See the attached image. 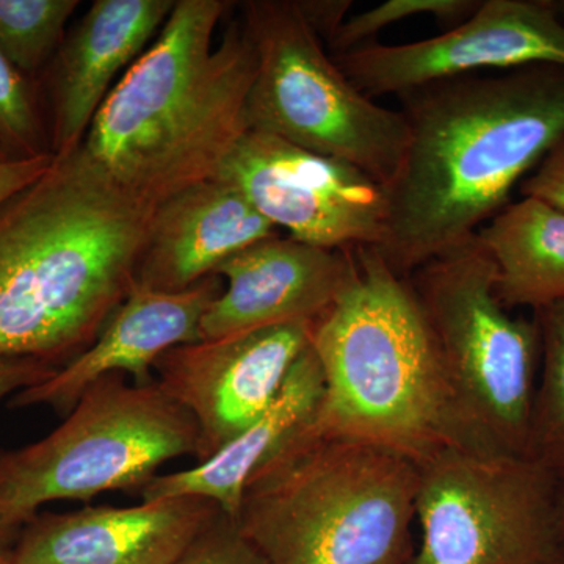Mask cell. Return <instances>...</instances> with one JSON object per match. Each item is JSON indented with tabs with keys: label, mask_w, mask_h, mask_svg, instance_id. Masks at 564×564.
<instances>
[{
	"label": "cell",
	"mask_w": 564,
	"mask_h": 564,
	"mask_svg": "<svg viewBox=\"0 0 564 564\" xmlns=\"http://www.w3.org/2000/svg\"><path fill=\"white\" fill-rule=\"evenodd\" d=\"M54 154L0 162V207L47 172Z\"/></svg>",
	"instance_id": "27"
},
{
	"label": "cell",
	"mask_w": 564,
	"mask_h": 564,
	"mask_svg": "<svg viewBox=\"0 0 564 564\" xmlns=\"http://www.w3.org/2000/svg\"><path fill=\"white\" fill-rule=\"evenodd\" d=\"M0 144L11 158L52 154L32 80L0 52Z\"/></svg>",
	"instance_id": "22"
},
{
	"label": "cell",
	"mask_w": 564,
	"mask_h": 564,
	"mask_svg": "<svg viewBox=\"0 0 564 564\" xmlns=\"http://www.w3.org/2000/svg\"><path fill=\"white\" fill-rule=\"evenodd\" d=\"M419 464L313 422L251 475L234 524L265 564H408Z\"/></svg>",
	"instance_id": "5"
},
{
	"label": "cell",
	"mask_w": 564,
	"mask_h": 564,
	"mask_svg": "<svg viewBox=\"0 0 564 564\" xmlns=\"http://www.w3.org/2000/svg\"><path fill=\"white\" fill-rule=\"evenodd\" d=\"M558 521H560V544H562V564H564V484H562V489H560Z\"/></svg>",
	"instance_id": "30"
},
{
	"label": "cell",
	"mask_w": 564,
	"mask_h": 564,
	"mask_svg": "<svg viewBox=\"0 0 564 564\" xmlns=\"http://www.w3.org/2000/svg\"><path fill=\"white\" fill-rule=\"evenodd\" d=\"M155 209L79 148L0 207V358L61 369L101 334L135 284Z\"/></svg>",
	"instance_id": "2"
},
{
	"label": "cell",
	"mask_w": 564,
	"mask_h": 564,
	"mask_svg": "<svg viewBox=\"0 0 564 564\" xmlns=\"http://www.w3.org/2000/svg\"><path fill=\"white\" fill-rule=\"evenodd\" d=\"M410 141L377 248L408 278L477 234L564 139V68L464 76L400 95Z\"/></svg>",
	"instance_id": "1"
},
{
	"label": "cell",
	"mask_w": 564,
	"mask_h": 564,
	"mask_svg": "<svg viewBox=\"0 0 564 564\" xmlns=\"http://www.w3.org/2000/svg\"><path fill=\"white\" fill-rule=\"evenodd\" d=\"M296 6L302 10L303 17L310 22L315 33L322 40H328L329 43L347 20V13L351 9L352 2L350 0H326V2L325 0H321V2L296 0Z\"/></svg>",
	"instance_id": "28"
},
{
	"label": "cell",
	"mask_w": 564,
	"mask_h": 564,
	"mask_svg": "<svg viewBox=\"0 0 564 564\" xmlns=\"http://www.w3.org/2000/svg\"><path fill=\"white\" fill-rule=\"evenodd\" d=\"M519 192L522 198H536L564 212V139L521 182Z\"/></svg>",
	"instance_id": "25"
},
{
	"label": "cell",
	"mask_w": 564,
	"mask_h": 564,
	"mask_svg": "<svg viewBox=\"0 0 564 564\" xmlns=\"http://www.w3.org/2000/svg\"><path fill=\"white\" fill-rule=\"evenodd\" d=\"M217 177L239 188L263 218L299 242L325 250L383 243L384 187L348 163L248 131Z\"/></svg>",
	"instance_id": "10"
},
{
	"label": "cell",
	"mask_w": 564,
	"mask_h": 564,
	"mask_svg": "<svg viewBox=\"0 0 564 564\" xmlns=\"http://www.w3.org/2000/svg\"><path fill=\"white\" fill-rule=\"evenodd\" d=\"M323 391L322 366L310 345L292 367L274 402L258 421L206 462L180 473L155 475L141 489L143 502L203 497L217 503L221 513L234 521L251 475L314 421Z\"/></svg>",
	"instance_id": "18"
},
{
	"label": "cell",
	"mask_w": 564,
	"mask_h": 564,
	"mask_svg": "<svg viewBox=\"0 0 564 564\" xmlns=\"http://www.w3.org/2000/svg\"><path fill=\"white\" fill-rule=\"evenodd\" d=\"M478 7V0H388L364 13L347 18L329 41V46L334 55L358 50L389 25L423 14H432L441 24L455 28L473 17Z\"/></svg>",
	"instance_id": "23"
},
{
	"label": "cell",
	"mask_w": 564,
	"mask_h": 564,
	"mask_svg": "<svg viewBox=\"0 0 564 564\" xmlns=\"http://www.w3.org/2000/svg\"><path fill=\"white\" fill-rule=\"evenodd\" d=\"M313 322H292L182 344L154 364L155 383L192 415L206 462L258 421L311 345Z\"/></svg>",
	"instance_id": "12"
},
{
	"label": "cell",
	"mask_w": 564,
	"mask_h": 564,
	"mask_svg": "<svg viewBox=\"0 0 564 564\" xmlns=\"http://www.w3.org/2000/svg\"><path fill=\"white\" fill-rule=\"evenodd\" d=\"M57 372L51 364L31 358H0V402L7 397L43 383Z\"/></svg>",
	"instance_id": "26"
},
{
	"label": "cell",
	"mask_w": 564,
	"mask_h": 564,
	"mask_svg": "<svg viewBox=\"0 0 564 564\" xmlns=\"http://www.w3.org/2000/svg\"><path fill=\"white\" fill-rule=\"evenodd\" d=\"M79 0H0V52L32 80L54 61Z\"/></svg>",
	"instance_id": "21"
},
{
	"label": "cell",
	"mask_w": 564,
	"mask_h": 564,
	"mask_svg": "<svg viewBox=\"0 0 564 564\" xmlns=\"http://www.w3.org/2000/svg\"><path fill=\"white\" fill-rule=\"evenodd\" d=\"M199 433L159 384L120 373L90 386L58 429L39 443L0 452V516L24 525L43 505L143 489L159 467L198 455Z\"/></svg>",
	"instance_id": "7"
},
{
	"label": "cell",
	"mask_w": 564,
	"mask_h": 564,
	"mask_svg": "<svg viewBox=\"0 0 564 564\" xmlns=\"http://www.w3.org/2000/svg\"><path fill=\"white\" fill-rule=\"evenodd\" d=\"M220 514L203 497L36 513L22 527L11 564H174Z\"/></svg>",
	"instance_id": "13"
},
{
	"label": "cell",
	"mask_w": 564,
	"mask_h": 564,
	"mask_svg": "<svg viewBox=\"0 0 564 564\" xmlns=\"http://www.w3.org/2000/svg\"><path fill=\"white\" fill-rule=\"evenodd\" d=\"M217 274L182 292H161L133 284L128 299L111 314L98 339L43 383L14 393L10 406L47 404L68 414L82 393L113 373L132 375L133 383H154L150 369L182 344L202 340V322L221 293Z\"/></svg>",
	"instance_id": "14"
},
{
	"label": "cell",
	"mask_w": 564,
	"mask_h": 564,
	"mask_svg": "<svg viewBox=\"0 0 564 564\" xmlns=\"http://www.w3.org/2000/svg\"><path fill=\"white\" fill-rule=\"evenodd\" d=\"M223 0H176L158 40L96 113L80 152L111 184L155 207L214 180L248 132L258 57L242 22L214 47Z\"/></svg>",
	"instance_id": "3"
},
{
	"label": "cell",
	"mask_w": 564,
	"mask_h": 564,
	"mask_svg": "<svg viewBox=\"0 0 564 564\" xmlns=\"http://www.w3.org/2000/svg\"><path fill=\"white\" fill-rule=\"evenodd\" d=\"M0 564H11V552L0 555Z\"/></svg>",
	"instance_id": "32"
},
{
	"label": "cell",
	"mask_w": 564,
	"mask_h": 564,
	"mask_svg": "<svg viewBox=\"0 0 564 564\" xmlns=\"http://www.w3.org/2000/svg\"><path fill=\"white\" fill-rule=\"evenodd\" d=\"M10 159H14V158H11V155L9 154V152H7L6 150H3L2 144H0V162H3V161H10Z\"/></svg>",
	"instance_id": "31"
},
{
	"label": "cell",
	"mask_w": 564,
	"mask_h": 564,
	"mask_svg": "<svg viewBox=\"0 0 564 564\" xmlns=\"http://www.w3.org/2000/svg\"><path fill=\"white\" fill-rule=\"evenodd\" d=\"M560 489L530 456L445 448L419 464L408 564H562Z\"/></svg>",
	"instance_id": "9"
},
{
	"label": "cell",
	"mask_w": 564,
	"mask_h": 564,
	"mask_svg": "<svg viewBox=\"0 0 564 564\" xmlns=\"http://www.w3.org/2000/svg\"><path fill=\"white\" fill-rule=\"evenodd\" d=\"M351 250H325L276 234L236 252L215 270L228 288L204 314L202 340L318 321L350 278Z\"/></svg>",
	"instance_id": "15"
},
{
	"label": "cell",
	"mask_w": 564,
	"mask_h": 564,
	"mask_svg": "<svg viewBox=\"0 0 564 564\" xmlns=\"http://www.w3.org/2000/svg\"><path fill=\"white\" fill-rule=\"evenodd\" d=\"M432 328L470 447L529 456L541 339L496 293V265L477 236L408 276Z\"/></svg>",
	"instance_id": "6"
},
{
	"label": "cell",
	"mask_w": 564,
	"mask_h": 564,
	"mask_svg": "<svg viewBox=\"0 0 564 564\" xmlns=\"http://www.w3.org/2000/svg\"><path fill=\"white\" fill-rule=\"evenodd\" d=\"M22 527L24 525L20 524V522H14L0 516V555L13 551L18 538H20Z\"/></svg>",
	"instance_id": "29"
},
{
	"label": "cell",
	"mask_w": 564,
	"mask_h": 564,
	"mask_svg": "<svg viewBox=\"0 0 564 564\" xmlns=\"http://www.w3.org/2000/svg\"><path fill=\"white\" fill-rule=\"evenodd\" d=\"M176 0H95L52 61L51 152L84 143L120 70L162 31Z\"/></svg>",
	"instance_id": "16"
},
{
	"label": "cell",
	"mask_w": 564,
	"mask_h": 564,
	"mask_svg": "<svg viewBox=\"0 0 564 564\" xmlns=\"http://www.w3.org/2000/svg\"><path fill=\"white\" fill-rule=\"evenodd\" d=\"M174 564H265L228 516L220 514Z\"/></svg>",
	"instance_id": "24"
},
{
	"label": "cell",
	"mask_w": 564,
	"mask_h": 564,
	"mask_svg": "<svg viewBox=\"0 0 564 564\" xmlns=\"http://www.w3.org/2000/svg\"><path fill=\"white\" fill-rule=\"evenodd\" d=\"M243 6L242 24L258 57L248 131L348 163L386 187L410 141L402 110L378 106L348 80L296 0Z\"/></svg>",
	"instance_id": "8"
},
{
	"label": "cell",
	"mask_w": 564,
	"mask_h": 564,
	"mask_svg": "<svg viewBox=\"0 0 564 564\" xmlns=\"http://www.w3.org/2000/svg\"><path fill=\"white\" fill-rule=\"evenodd\" d=\"M552 0H484L473 17L434 39L369 43L334 55L367 98L403 95L484 69L564 68V24Z\"/></svg>",
	"instance_id": "11"
},
{
	"label": "cell",
	"mask_w": 564,
	"mask_h": 564,
	"mask_svg": "<svg viewBox=\"0 0 564 564\" xmlns=\"http://www.w3.org/2000/svg\"><path fill=\"white\" fill-rule=\"evenodd\" d=\"M272 236L276 228L239 188L220 177L199 182L155 207L135 284L185 291L236 252Z\"/></svg>",
	"instance_id": "17"
},
{
	"label": "cell",
	"mask_w": 564,
	"mask_h": 564,
	"mask_svg": "<svg viewBox=\"0 0 564 564\" xmlns=\"http://www.w3.org/2000/svg\"><path fill=\"white\" fill-rule=\"evenodd\" d=\"M541 362L534 393L529 456L564 484V300L534 311Z\"/></svg>",
	"instance_id": "20"
},
{
	"label": "cell",
	"mask_w": 564,
	"mask_h": 564,
	"mask_svg": "<svg viewBox=\"0 0 564 564\" xmlns=\"http://www.w3.org/2000/svg\"><path fill=\"white\" fill-rule=\"evenodd\" d=\"M556 7H558L560 13H562V17L564 14V0L562 2H555Z\"/></svg>",
	"instance_id": "33"
},
{
	"label": "cell",
	"mask_w": 564,
	"mask_h": 564,
	"mask_svg": "<svg viewBox=\"0 0 564 564\" xmlns=\"http://www.w3.org/2000/svg\"><path fill=\"white\" fill-rule=\"evenodd\" d=\"M351 254L344 291L314 322L311 345L325 380L314 429L417 464L445 448L474 451L410 281L377 248Z\"/></svg>",
	"instance_id": "4"
},
{
	"label": "cell",
	"mask_w": 564,
	"mask_h": 564,
	"mask_svg": "<svg viewBox=\"0 0 564 564\" xmlns=\"http://www.w3.org/2000/svg\"><path fill=\"white\" fill-rule=\"evenodd\" d=\"M475 236L496 265V293L507 310L564 300V212L522 198Z\"/></svg>",
	"instance_id": "19"
}]
</instances>
